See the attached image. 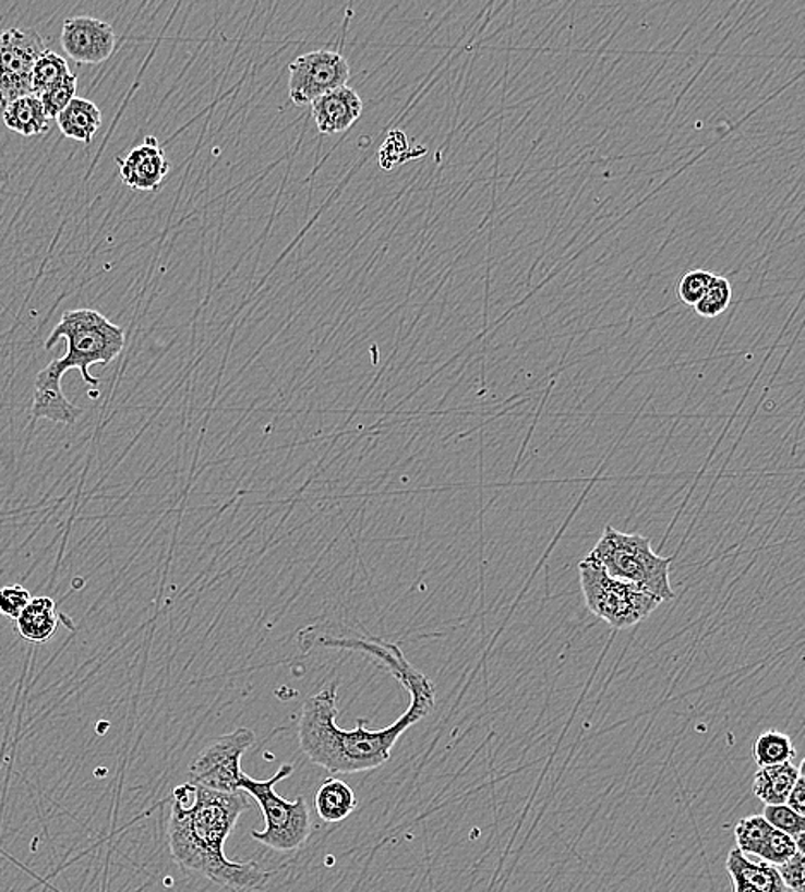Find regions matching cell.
Instances as JSON below:
<instances>
[{
    "label": "cell",
    "mask_w": 805,
    "mask_h": 892,
    "mask_svg": "<svg viewBox=\"0 0 805 892\" xmlns=\"http://www.w3.org/2000/svg\"><path fill=\"white\" fill-rule=\"evenodd\" d=\"M400 685L411 694V703L399 720L382 730H368L364 718L356 721L355 730L338 726L337 684L308 697L298 723L302 754L334 774H356L387 764L400 736L428 718L436 706L435 684L418 667Z\"/></svg>",
    "instance_id": "6da1fadb"
},
{
    "label": "cell",
    "mask_w": 805,
    "mask_h": 892,
    "mask_svg": "<svg viewBox=\"0 0 805 892\" xmlns=\"http://www.w3.org/2000/svg\"><path fill=\"white\" fill-rule=\"evenodd\" d=\"M250 808L247 793H220L184 783L173 789L167 840L173 861L230 892H251L265 885L271 872L256 861H232L226 841L239 817Z\"/></svg>",
    "instance_id": "7a4b0ae2"
},
{
    "label": "cell",
    "mask_w": 805,
    "mask_h": 892,
    "mask_svg": "<svg viewBox=\"0 0 805 892\" xmlns=\"http://www.w3.org/2000/svg\"><path fill=\"white\" fill-rule=\"evenodd\" d=\"M588 559L598 563L612 577L634 583L654 595L661 603L675 598L670 582L672 558H663L654 553L651 539L646 535L628 534L613 526H606Z\"/></svg>",
    "instance_id": "3957f363"
},
{
    "label": "cell",
    "mask_w": 805,
    "mask_h": 892,
    "mask_svg": "<svg viewBox=\"0 0 805 892\" xmlns=\"http://www.w3.org/2000/svg\"><path fill=\"white\" fill-rule=\"evenodd\" d=\"M59 340H65L68 352L64 358L53 359L57 370L62 374L77 370L88 385H98V378L92 376L89 367L93 364H109L119 358L125 346V332L98 311H65L47 338L45 349H52Z\"/></svg>",
    "instance_id": "277c9868"
},
{
    "label": "cell",
    "mask_w": 805,
    "mask_h": 892,
    "mask_svg": "<svg viewBox=\"0 0 805 892\" xmlns=\"http://www.w3.org/2000/svg\"><path fill=\"white\" fill-rule=\"evenodd\" d=\"M292 772V766L284 764L272 780H253L248 774H242L239 781V792L247 793L256 800L265 819V829H253L251 837L275 852H296L311 836V812L307 798L298 796L295 801H289L275 792V784L289 778Z\"/></svg>",
    "instance_id": "5b68a950"
},
{
    "label": "cell",
    "mask_w": 805,
    "mask_h": 892,
    "mask_svg": "<svg viewBox=\"0 0 805 892\" xmlns=\"http://www.w3.org/2000/svg\"><path fill=\"white\" fill-rule=\"evenodd\" d=\"M579 577L586 607L613 630L636 627L660 607L661 601L654 595L612 577L591 559L579 563Z\"/></svg>",
    "instance_id": "8992f818"
},
{
    "label": "cell",
    "mask_w": 805,
    "mask_h": 892,
    "mask_svg": "<svg viewBox=\"0 0 805 892\" xmlns=\"http://www.w3.org/2000/svg\"><path fill=\"white\" fill-rule=\"evenodd\" d=\"M256 735L250 727L212 739L190 768V783L220 793H238L242 756L253 747Z\"/></svg>",
    "instance_id": "52a82bcc"
},
{
    "label": "cell",
    "mask_w": 805,
    "mask_h": 892,
    "mask_svg": "<svg viewBox=\"0 0 805 892\" xmlns=\"http://www.w3.org/2000/svg\"><path fill=\"white\" fill-rule=\"evenodd\" d=\"M45 50V41L35 29L0 32V109L17 98L33 95V65Z\"/></svg>",
    "instance_id": "ba28073f"
},
{
    "label": "cell",
    "mask_w": 805,
    "mask_h": 892,
    "mask_svg": "<svg viewBox=\"0 0 805 892\" xmlns=\"http://www.w3.org/2000/svg\"><path fill=\"white\" fill-rule=\"evenodd\" d=\"M351 65L343 53L313 50L289 65V97L296 105L313 104L326 93L346 86Z\"/></svg>",
    "instance_id": "9c48e42d"
},
{
    "label": "cell",
    "mask_w": 805,
    "mask_h": 892,
    "mask_svg": "<svg viewBox=\"0 0 805 892\" xmlns=\"http://www.w3.org/2000/svg\"><path fill=\"white\" fill-rule=\"evenodd\" d=\"M116 41L112 25L97 17H69L62 25V49L77 64H101L112 56Z\"/></svg>",
    "instance_id": "30bf717a"
},
{
    "label": "cell",
    "mask_w": 805,
    "mask_h": 892,
    "mask_svg": "<svg viewBox=\"0 0 805 892\" xmlns=\"http://www.w3.org/2000/svg\"><path fill=\"white\" fill-rule=\"evenodd\" d=\"M116 161L122 182L142 193H157L170 170L166 152L154 136L145 137L142 145L131 149L124 158H116Z\"/></svg>",
    "instance_id": "8fae6325"
},
{
    "label": "cell",
    "mask_w": 805,
    "mask_h": 892,
    "mask_svg": "<svg viewBox=\"0 0 805 892\" xmlns=\"http://www.w3.org/2000/svg\"><path fill=\"white\" fill-rule=\"evenodd\" d=\"M62 376L64 374L57 370L53 361L37 374L32 414L35 419H49L65 426H74L85 410L65 398L61 385Z\"/></svg>",
    "instance_id": "7c38bea8"
},
{
    "label": "cell",
    "mask_w": 805,
    "mask_h": 892,
    "mask_svg": "<svg viewBox=\"0 0 805 892\" xmlns=\"http://www.w3.org/2000/svg\"><path fill=\"white\" fill-rule=\"evenodd\" d=\"M314 122L322 134L344 133L363 113V100L351 86L334 89L311 104Z\"/></svg>",
    "instance_id": "4fadbf2b"
},
{
    "label": "cell",
    "mask_w": 805,
    "mask_h": 892,
    "mask_svg": "<svg viewBox=\"0 0 805 892\" xmlns=\"http://www.w3.org/2000/svg\"><path fill=\"white\" fill-rule=\"evenodd\" d=\"M726 872L732 877L733 892H789L774 865L750 861L737 848L729 853Z\"/></svg>",
    "instance_id": "5bb4252c"
},
{
    "label": "cell",
    "mask_w": 805,
    "mask_h": 892,
    "mask_svg": "<svg viewBox=\"0 0 805 892\" xmlns=\"http://www.w3.org/2000/svg\"><path fill=\"white\" fill-rule=\"evenodd\" d=\"M2 121L5 128L25 137L44 136L50 129V119L37 95H26L5 105Z\"/></svg>",
    "instance_id": "9a60e30c"
},
{
    "label": "cell",
    "mask_w": 805,
    "mask_h": 892,
    "mask_svg": "<svg viewBox=\"0 0 805 892\" xmlns=\"http://www.w3.org/2000/svg\"><path fill=\"white\" fill-rule=\"evenodd\" d=\"M314 808L323 822L338 824L352 816L358 808V798L349 784L337 778H328L314 796Z\"/></svg>",
    "instance_id": "2e32d148"
},
{
    "label": "cell",
    "mask_w": 805,
    "mask_h": 892,
    "mask_svg": "<svg viewBox=\"0 0 805 892\" xmlns=\"http://www.w3.org/2000/svg\"><path fill=\"white\" fill-rule=\"evenodd\" d=\"M57 125L65 137L89 145L101 128V112L93 101L74 97L57 117Z\"/></svg>",
    "instance_id": "e0dca14e"
},
{
    "label": "cell",
    "mask_w": 805,
    "mask_h": 892,
    "mask_svg": "<svg viewBox=\"0 0 805 892\" xmlns=\"http://www.w3.org/2000/svg\"><path fill=\"white\" fill-rule=\"evenodd\" d=\"M798 776H801V769L793 766L792 762L759 768L754 776V796H757L765 805H785Z\"/></svg>",
    "instance_id": "ac0fdd59"
},
{
    "label": "cell",
    "mask_w": 805,
    "mask_h": 892,
    "mask_svg": "<svg viewBox=\"0 0 805 892\" xmlns=\"http://www.w3.org/2000/svg\"><path fill=\"white\" fill-rule=\"evenodd\" d=\"M16 624L23 639L33 643L47 642L52 639L59 625L56 603L50 598H32Z\"/></svg>",
    "instance_id": "d6986e66"
},
{
    "label": "cell",
    "mask_w": 805,
    "mask_h": 892,
    "mask_svg": "<svg viewBox=\"0 0 805 892\" xmlns=\"http://www.w3.org/2000/svg\"><path fill=\"white\" fill-rule=\"evenodd\" d=\"M753 757L759 768L785 764L797 757V748L792 738L778 730H769L754 742Z\"/></svg>",
    "instance_id": "ffe728a7"
},
{
    "label": "cell",
    "mask_w": 805,
    "mask_h": 892,
    "mask_svg": "<svg viewBox=\"0 0 805 892\" xmlns=\"http://www.w3.org/2000/svg\"><path fill=\"white\" fill-rule=\"evenodd\" d=\"M773 832L774 828H771L768 820L762 816H750L738 820L737 825H735V841H737L738 852L762 858Z\"/></svg>",
    "instance_id": "44dd1931"
},
{
    "label": "cell",
    "mask_w": 805,
    "mask_h": 892,
    "mask_svg": "<svg viewBox=\"0 0 805 892\" xmlns=\"http://www.w3.org/2000/svg\"><path fill=\"white\" fill-rule=\"evenodd\" d=\"M69 74H71V71H69L68 61H65L64 57L52 52V50H45L33 65V95L40 97L41 93L49 92L50 88L59 85Z\"/></svg>",
    "instance_id": "7402d4cb"
},
{
    "label": "cell",
    "mask_w": 805,
    "mask_h": 892,
    "mask_svg": "<svg viewBox=\"0 0 805 892\" xmlns=\"http://www.w3.org/2000/svg\"><path fill=\"white\" fill-rule=\"evenodd\" d=\"M423 155H426V148L412 146L404 131L394 129L380 148L379 164L383 170H394L404 166L406 161L414 160Z\"/></svg>",
    "instance_id": "603a6c76"
},
{
    "label": "cell",
    "mask_w": 805,
    "mask_h": 892,
    "mask_svg": "<svg viewBox=\"0 0 805 892\" xmlns=\"http://www.w3.org/2000/svg\"><path fill=\"white\" fill-rule=\"evenodd\" d=\"M768 824L777 831L783 832L792 837L797 844L798 852H805V817L793 812L786 805H765V812L761 813Z\"/></svg>",
    "instance_id": "cb8c5ba5"
},
{
    "label": "cell",
    "mask_w": 805,
    "mask_h": 892,
    "mask_svg": "<svg viewBox=\"0 0 805 892\" xmlns=\"http://www.w3.org/2000/svg\"><path fill=\"white\" fill-rule=\"evenodd\" d=\"M730 302H732L730 281L725 277H721V275L713 274L708 290H706L701 301L694 306V311L702 318L713 320L729 310Z\"/></svg>",
    "instance_id": "d4e9b609"
},
{
    "label": "cell",
    "mask_w": 805,
    "mask_h": 892,
    "mask_svg": "<svg viewBox=\"0 0 805 892\" xmlns=\"http://www.w3.org/2000/svg\"><path fill=\"white\" fill-rule=\"evenodd\" d=\"M76 89L77 76L71 73L65 80H62L59 85L53 86L49 92L41 93L38 98H40L41 105H44L47 117H49V119H57L59 113L76 97Z\"/></svg>",
    "instance_id": "484cf974"
},
{
    "label": "cell",
    "mask_w": 805,
    "mask_h": 892,
    "mask_svg": "<svg viewBox=\"0 0 805 892\" xmlns=\"http://www.w3.org/2000/svg\"><path fill=\"white\" fill-rule=\"evenodd\" d=\"M711 278H713V274H709V272H705V269L687 272V274L682 275L681 280H678L676 298L681 299L682 304H685V306H696L697 302L701 301L706 290H708Z\"/></svg>",
    "instance_id": "4316f807"
},
{
    "label": "cell",
    "mask_w": 805,
    "mask_h": 892,
    "mask_svg": "<svg viewBox=\"0 0 805 892\" xmlns=\"http://www.w3.org/2000/svg\"><path fill=\"white\" fill-rule=\"evenodd\" d=\"M32 601V594L23 586H5L0 589V615L17 619Z\"/></svg>",
    "instance_id": "83f0119b"
},
{
    "label": "cell",
    "mask_w": 805,
    "mask_h": 892,
    "mask_svg": "<svg viewBox=\"0 0 805 892\" xmlns=\"http://www.w3.org/2000/svg\"><path fill=\"white\" fill-rule=\"evenodd\" d=\"M805 852H797L785 861L783 865H778L777 870L780 873L781 882L785 885L786 891L790 892H805Z\"/></svg>",
    "instance_id": "f1b7e54d"
},
{
    "label": "cell",
    "mask_w": 805,
    "mask_h": 892,
    "mask_svg": "<svg viewBox=\"0 0 805 892\" xmlns=\"http://www.w3.org/2000/svg\"><path fill=\"white\" fill-rule=\"evenodd\" d=\"M801 769V776H798L797 783L793 784L792 792H790L789 798H786V807L792 808L793 812L801 813L804 816L805 813V776L804 771H802V766H798Z\"/></svg>",
    "instance_id": "f546056e"
}]
</instances>
